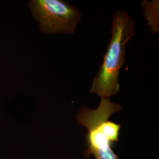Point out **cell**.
Returning a JSON list of instances; mask_svg holds the SVG:
<instances>
[{
	"instance_id": "1",
	"label": "cell",
	"mask_w": 159,
	"mask_h": 159,
	"mask_svg": "<svg viewBox=\"0 0 159 159\" xmlns=\"http://www.w3.org/2000/svg\"><path fill=\"white\" fill-rule=\"evenodd\" d=\"M136 30L133 18L123 10L114 14L111 30V37L102 64L95 75L90 93L101 98H110L119 91L120 70L125 63V45Z\"/></svg>"
},
{
	"instance_id": "2",
	"label": "cell",
	"mask_w": 159,
	"mask_h": 159,
	"mask_svg": "<svg viewBox=\"0 0 159 159\" xmlns=\"http://www.w3.org/2000/svg\"><path fill=\"white\" fill-rule=\"evenodd\" d=\"M122 109L119 104L111 102L110 98L103 97L94 110L81 106L77 114L78 124L87 131L86 142L89 146L85 157L91 154L95 159H118L112 147L118 142L121 125L109 120L111 116Z\"/></svg>"
},
{
	"instance_id": "3",
	"label": "cell",
	"mask_w": 159,
	"mask_h": 159,
	"mask_svg": "<svg viewBox=\"0 0 159 159\" xmlns=\"http://www.w3.org/2000/svg\"><path fill=\"white\" fill-rule=\"evenodd\" d=\"M29 6L45 34H73L81 18L77 7L63 0H31Z\"/></svg>"
}]
</instances>
